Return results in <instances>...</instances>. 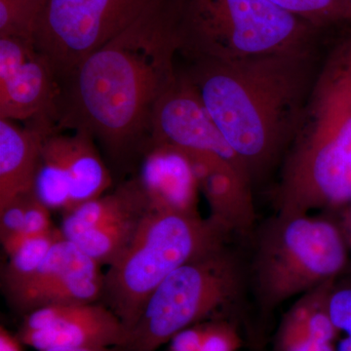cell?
I'll return each instance as SVG.
<instances>
[{
  "label": "cell",
  "mask_w": 351,
  "mask_h": 351,
  "mask_svg": "<svg viewBox=\"0 0 351 351\" xmlns=\"http://www.w3.org/2000/svg\"><path fill=\"white\" fill-rule=\"evenodd\" d=\"M181 0H162L61 82L59 129L86 131L112 159L144 154L157 103L174 82Z\"/></svg>",
  "instance_id": "cell-1"
},
{
  "label": "cell",
  "mask_w": 351,
  "mask_h": 351,
  "mask_svg": "<svg viewBox=\"0 0 351 351\" xmlns=\"http://www.w3.org/2000/svg\"><path fill=\"white\" fill-rule=\"evenodd\" d=\"M319 47L181 69L254 186L282 163L317 76Z\"/></svg>",
  "instance_id": "cell-2"
},
{
  "label": "cell",
  "mask_w": 351,
  "mask_h": 351,
  "mask_svg": "<svg viewBox=\"0 0 351 351\" xmlns=\"http://www.w3.org/2000/svg\"><path fill=\"white\" fill-rule=\"evenodd\" d=\"M278 213L336 212L351 203V34L323 54L282 161Z\"/></svg>",
  "instance_id": "cell-3"
},
{
  "label": "cell",
  "mask_w": 351,
  "mask_h": 351,
  "mask_svg": "<svg viewBox=\"0 0 351 351\" xmlns=\"http://www.w3.org/2000/svg\"><path fill=\"white\" fill-rule=\"evenodd\" d=\"M250 239L249 291L265 317L345 276L350 265V248L336 217L276 212Z\"/></svg>",
  "instance_id": "cell-4"
},
{
  "label": "cell",
  "mask_w": 351,
  "mask_h": 351,
  "mask_svg": "<svg viewBox=\"0 0 351 351\" xmlns=\"http://www.w3.org/2000/svg\"><path fill=\"white\" fill-rule=\"evenodd\" d=\"M233 239L230 230L211 216L151 207L130 246L104 274L100 302L129 334L151 295L173 271Z\"/></svg>",
  "instance_id": "cell-5"
},
{
  "label": "cell",
  "mask_w": 351,
  "mask_h": 351,
  "mask_svg": "<svg viewBox=\"0 0 351 351\" xmlns=\"http://www.w3.org/2000/svg\"><path fill=\"white\" fill-rule=\"evenodd\" d=\"M317 29L269 0H181L179 54L237 61L319 47Z\"/></svg>",
  "instance_id": "cell-6"
},
{
  "label": "cell",
  "mask_w": 351,
  "mask_h": 351,
  "mask_svg": "<svg viewBox=\"0 0 351 351\" xmlns=\"http://www.w3.org/2000/svg\"><path fill=\"white\" fill-rule=\"evenodd\" d=\"M249 290L247 261L228 244L184 263L163 281L121 351H156L186 328L230 318Z\"/></svg>",
  "instance_id": "cell-7"
},
{
  "label": "cell",
  "mask_w": 351,
  "mask_h": 351,
  "mask_svg": "<svg viewBox=\"0 0 351 351\" xmlns=\"http://www.w3.org/2000/svg\"><path fill=\"white\" fill-rule=\"evenodd\" d=\"M162 0H47L34 43L60 84L85 58Z\"/></svg>",
  "instance_id": "cell-8"
},
{
  "label": "cell",
  "mask_w": 351,
  "mask_h": 351,
  "mask_svg": "<svg viewBox=\"0 0 351 351\" xmlns=\"http://www.w3.org/2000/svg\"><path fill=\"white\" fill-rule=\"evenodd\" d=\"M86 131L55 128L44 138L34 193L63 214L105 195L112 179Z\"/></svg>",
  "instance_id": "cell-9"
},
{
  "label": "cell",
  "mask_w": 351,
  "mask_h": 351,
  "mask_svg": "<svg viewBox=\"0 0 351 351\" xmlns=\"http://www.w3.org/2000/svg\"><path fill=\"white\" fill-rule=\"evenodd\" d=\"M61 84L34 41L0 36V119L57 126Z\"/></svg>",
  "instance_id": "cell-10"
},
{
  "label": "cell",
  "mask_w": 351,
  "mask_h": 351,
  "mask_svg": "<svg viewBox=\"0 0 351 351\" xmlns=\"http://www.w3.org/2000/svg\"><path fill=\"white\" fill-rule=\"evenodd\" d=\"M23 345L38 351L64 348H122L128 331L101 302L40 307L24 315L17 332Z\"/></svg>",
  "instance_id": "cell-11"
},
{
  "label": "cell",
  "mask_w": 351,
  "mask_h": 351,
  "mask_svg": "<svg viewBox=\"0 0 351 351\" xmlns=\"http://www.w3.org/2000/svg\"><path fill=\"white\" fill-rule=\"evenodd\" d=\"M151 143L173 145L186 154L221 157L245 168L181 69L157 103Z\"/></svg>",
  "instance_id": "cell-12"
},
{
  "label": "cell",
  "mask_w": 351,
  "mask_h": 351,
  "mask_svg": "<svg viewBox=\"0 0 351 351\" xmlns=\"http://www.w3.org/2000/svg\"><path fill=\"white\" fill-rule=\"evenodd\" d=\"M138 181L152 209L196 214L199 184L189 157L177 147L151 143L143 154Z\"/></svg>",
  "instance_id": "cell-13"
},
{
  "label": "cell",
  "mask_w": 351,
  "mask_h": 351,
  "mask_svg": "<svg viewBox=\"0 0 351 351\" xmlns=\"http://www.w3.org/2000/svg\"><path fill=\"white\" fill-rule=\"evenodd\" d=\"M55 128L43 124L20 126L0 119V209L34 193L43 141Z\"/></svg>",
  "instance_id": "cell-14"
},
{
  "label": "cell",
  "mask_w": 351,
  "mask_h": 351,
  "mask_svg": "<svg viewBox=\"0 0 351 351\" xmlns=\"http://www.w3.org/2000/svg\"><path fill=\"white\" fill-rule=\"evenodd\" d=\"M151 209L138 177L122 182L112 193L88 200L64 214L61 230L64 239H75L128 215Z\"/></svg>",
  "instance_id": "cell-15"
},
{
  "label": "cell",
  "mask_w": 351,
  "mask_h": 351,
  "mask_svg": "<svg viewBox=\"0 0 351 351\" xmlns=\"http://www.w3.org/2000/svg\"><path fill=\"white\" fill-rule=\"evenodd\" d=\"M149 210L128 215L83 233L71 242L101 267H110L130 246Z\"/></svg>",
  "instance_id": "cell-16"
},
{
  "label": "cell",
  "mask_w": 351,
  "mask_h": 351,
  "mask_svg": "<svg viewBox=\"0 0 351 351\" xmlns=\"http://www.w3.org/2000/svg\"><path fill=\"white\" fill-rule=\"evenodd\" d=\"M62 237L64 235L61 228H55L49 232L25 240L8 255V261L1 274L4 293L13 290L27 280Z\"/></svg>",
  "instance_id": "cell-17"
},
{
  "label": "cell",
  "mask_w": 351,
  "mask_h": 351,
  "mask_svg": "<svg viewBox=\"0 0 351 351\" xmlns=\"http://www.w3.org/2000/svg\"><path fill=\"white\" fill-rule=\"evenodd\" d=\"M47 0H0V36L34 41Z\"/></svg>",
  "instance_id": "cell-18"
},
{
  "label": "cell",
  "mask_w": 351,
  "mask_h": 351,
  "mask_svg": "<svg viewBox=\"0 0 351 351\" xmlns=\"http://www.w3.org/2000/svg\"><path fill=\"white\" fill-rule=\"evenodd\" d=\"M316 29L351 20V0H269Z\"/></svg>",
  "instance_id": "cell-19"
},
{
  "label": "cell",
  "mask_w": 351,
  "mask_h": 351,
  "mask_svg": "<svg viewBox=\"0 0 351 351\" xmlns=\"http://www.w3.org/2000/svg\"><path fill=\"white\" fill-rule=\"evenodd\" d=\"M329 311L337 330V351H351V276L346 274L332 284Z\"/></svg>",
  "instance_id": "cell-20"
},
{
  "label": "cell",
  "mask_w": 351,
  "mask_h": 351,
  "mask_svg": "<svg viewBox=\"0 0 351 351\" xmlns=\"http://www.w3.org/2000/svg\"><path fill=\"white\" fill-rule=\"evenodd\" d=\"M276 351H337L336 343L304 330L284 314L274 338Z\"/></svg>",
  "instance_id": "cell-21"
},
{
  "label": "cell",
  "mask_w": 351,
  "mask_h": 351,
  "mask_svg": "<svg viewBox=\"0 0 351 351\" xmlns=\"http://www.w3.org/2000/svg\"><path fill=\"white\" fill-rule=\"evenodd\" d=\"M54 228L51 210L32 193L27 201L24 228L19 234L2 243L3 250L7 256L10 255L25 240L49 232Z\"/></svg>",
  "instance_id": "cell-22"
},
{
  "label": "cell",
  "mask_w": 351,
  "mask_h": 351,
  "mask_svg": "<svg viewBox=\"0 0 351 351\" xmlns=\"http://www.w3.org/2000/svg\"><path fill=\"white\" fill-rule=\"evenodd\" d=\"M242 346L237 323L232 318L208 321L206 336L198 351H237Z\"/></svg>",
  "instance_id": "cell-23"
},
{
  "label": "cell",
  "mask_w": 351,
  "mask_h": 351,
  "mask_svg": "<svg viewBox=\"0 0 351 351\" xmlns=\"http://www.w3.org/2000/svg\"><path fill=\"white\" fill-rule=\"evenodd\" d=\"M32 193L21 195L0 209V240L1 244L22 232L25 225L27 201Z\"/></svg>",
  "instance_id": "cell-24"
},
{
  "label": "cell",
  "mask_w": 351,
  "mask_h": 351,
  "mask_svg": "<svg viewBox=\"0 0 351 351\" xmlns=\"http://www.w3.org/2000/svg\"><path fill=\"white\" fill-rule=\"evenodd\" d=\"M208 321L186 328L169 341L167 351H198L206 336Z\"/></svg>",
  "instance_id": "cell-25"
},
{
  "label": "cell",
  "mask_w": 351,
  "mask_h": 351,
  "mask_svg": "<svg viewBox=\"0 0 351 351\" xmlns=\"http://www.w3.org/2000/svg\"><path fill=\"white\" fill-rule=\"evenodd\" d=\"M23 343L17 335L11 334L6 327H0V351H23Z\"/></svg>",
  "instance_id": "cell-26"
},
{
  "label": "cell",
  "mask_w": 351,
  "mask_h": 351,
  "mask_svg": "<svg viewBox=\"0 0 351 351\" xmlns=\"http://www.w3.org/2000/svg\"><path fill=\"white\" fill-rule=\"evenodd\" d=\"M339 221L351 250V204L339 215Z\"/></svg>",
  "instance_id": "cell-27"
},
{
  "label": "cell",
  "mask_w": 351,
  "mask_h": 351,
  "mask_svg": "<svg viewBox=\"0 0 351 351\" xmlns=\"http://www.w3.org/2000/svg\"><path fill=\"white\" fill-rule=\"evenodd\" d=\"M46 351H121L119 346H112V348H53V350Z\"/></svg>",
  "instance_id": "cell-28"
},
{
  "label": "cell",
  "mask_w": 351,
  "mask_h": 351,
  "mask_svg": "<svg viewBox=\"0 0 351 351\" xmlns=\"http://www.w3.org/2000/svg\"><path fill=\"white\" fill-rule=\"evenodd\" d=\"M253 351H263V350H253Z\"/></svg>",
  "instance_id": "cell-29"
}]
</instances>
